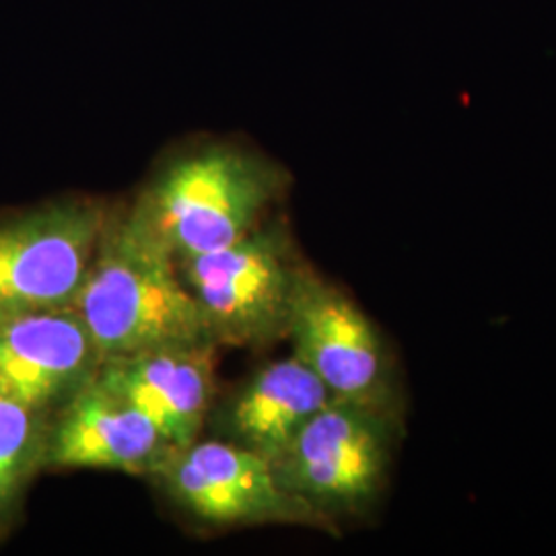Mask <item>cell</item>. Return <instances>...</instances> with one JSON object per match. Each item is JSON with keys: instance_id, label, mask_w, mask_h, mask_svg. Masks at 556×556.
Listing matches in <instances>:
<instances>
[{"instance_id": "obj_1", "label": "cell", "mask_w": 556, "mask_h": 556, "mask_svg": "<svg viewBox=\"0 0 556 556\" xmlns=\"http://www.w3.org/2000/svg\"><path fill=\"white\" fill-rule=\"evenodd\" d=\"M73 309L101 361L215 344L176 260L128 211L112 213Z\"/></svg>"}, {"instance_id": "obj_2", "label": "cell", "mask_w": 556, "mask_h": 556, "mask_svg": "<svg viewBox=\"0 0 556 556\" xmlns=\"http://www.w3.org/2000/svg\"><path fill=\"white\" fill-rule=\"evenodd\" d=\"M285 186L287 176L270 161L211 144L169 161L128 213L178 262L248 236Z\"/></svg>"}, {"instance_id": "obj_3", "label": "cell", "mask_w": 556, "mask_h": 556, "mask_svg": "<svg viewBox=\"0 0 556 556\" xmlns=\"http://www.w3.org/2000/svg\"><path fill=\"white\" fill-rule=\"evenodd\" d=\"M406 417L351 400H332L273 464L285 491L337 532L369 517L388 491Z\"/></svg>"}, {"instance_id": "obj_4", "label": "cell", "mask_w": 556, "mask_h": 556, "mask_svg": "<svg viewBox=\"0 0 556 556\" xmlns=\"http://www.w3.org/2000/svg\"><path fill=\"white\" fill-rule=\"evenodd\" d=\"M303 262L287 223L264 219L238 241L176 264L217 346L266 349L287 338Z\"/></svg>"}, {"instance_id": "obj_5", "label": "cell", "mask_w": 556, "mask_h": 556, "mask_svg": "<svg viewBox=\"0 0 556 556\" xmlns=\"http://www.w3.org/2000/svg\"><path fill=\"white\" fill-rule=\"evenodd\" d=\"M287 338L334 400H351L406 417L396 355L355 299L303 262Z\"/></svg>"}, {"instance_id": "obj_6", "label": "cell", "mask_w": 556, "mask_h": 556, "mask_svg": "<svg viewBox=\"0 0 556 556\" xmlns=\"http://www.w3.org/2000/svg\"><path fill=\"white\" fill-rule=\"evenodd\" d=\"M110 217L80 197L0 217V319L73 307Z\"/></svg>"}, {"instance_id": "obj_7", "label": "cell", "mask_w": 556, "mask_h": 556, "mask_svg": "<svg viewBox=\"0 0 556 556\" xmlns=\"http://www.w3.org/2000/svg\"><path fill=\"white\" fill-rule=\"evenodd\" d=\"M149 480L181 516L208 528L299 526L338 532L307 503L280 486L268 459L220 439L176 447Z\"/></svg>"}, {"instance_id": "obj_8", "label": "cell", "mask_w": 556, "mask_h": 556, "mask_svg": "<svg viewBox=\"0 0 556 556\" xmlns=\"http://www.w3.org/2000/svg\"><path fill=\"white\" fill-rule=\"evenodd\" d=\"M172 450L160 429L96 374L50 415L43 466L149 478Z\"/></svg>"}, {"instance_id": "obj_9", "label": "cell", "mask_w": 556, "mask_h": 556, "mask_svg": "<svg viewBox=\"0 0 556 556\" xmlns=\"http://www.w3.org/2000/svg\"><path fill=\"white\" fill-rule=\"evenodd\" d=\"M98 346L73 307L0 319V396L54 413L96 378Z\"/></svg>"}, {"instance_id": "obj_10", "label": "cell", "mask_w": 556, "mask_h": 556, "mask_svg": "<svg viewBox=\"0 0 556 556\" xmlns=\"http://www.w3.org/2000/svg\"><path fill=\"white\" fill-rule=\"evenodd\" d=\"M332 400L321 379L291 355L264 365L211 406L206 425L213 438L275 464Z\"/></svg>"}, {"instance_id": "obj_11", "label": "cell", "mask_w": 556, "mask_h": 556, "mask_svg": "<svg viewBox=\"0 0 556 556\" xmlns=\"http://www.w3.org/2000/svg\"><path fill=\"white\" fill-rule=\"evenodd\" d=\"M217 344L101 361L98 378L149 418L174 447L200 439L215 397Z\"/></svg>"}, {"instance_id": "obj_12", "label": "cell", "mask_w": 556, "mask_h": 556, "mask_svg": "<svg viewBox=\"0 0 556 556\" xmlns=\"http://www.w3.org/2000/svg\"><path fill=\"white\" fill-rule=\"evenodd\" d=\"M48 410L0 396V542L20 521L34 478L46 470Z\"/></svg>"}]
</instances>
